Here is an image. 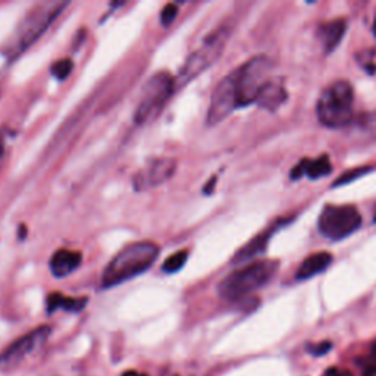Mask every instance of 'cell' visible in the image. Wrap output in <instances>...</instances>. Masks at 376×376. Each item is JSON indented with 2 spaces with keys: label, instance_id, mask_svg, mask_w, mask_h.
I'll use <instances>...</instances> for the list:
<instances>
[{
  "label": "cell",
  "instance_id": "cell-1",
  "mask_svg": "<svg viewBox=\"0 0 376 376\" xmlns=\"http://www.w3.org/2000/svg\"><path fill=\"white\" fill-rule=\"evenodd\" d=\"M159 255L160 247L153 241H137L122 248L105 268L102 275L103 288L119 285L142 275L153 266Z\"/></svg>",
  "mask_w": 376,
  "mask_h": 376
},
{
  "label": "cell",
  "instance_id": "cell-2",
  "mask_svg": "<svg viewBox=\"0 0 376 376\" xmlns=\"http://www.w3.org/2000/svg\"><path fill=\"white\" fill-rule=\"evenodd\" d=\"M280 269V260H253L220 281L218 292L225 300H240L266 285Z\"/></svg>",
  "mask_w": 376,
  "mask_h": 376
},
{
  "label": "cell",
  "instance_id": "cell-3",
  "mask_svg": "<svg viewBox=\"0 0 376 376\" xmlns=\"http://www.w3.org/2000/svg\"><path fill=\"white\" fill-rule=\"evenodd\" d=\"M316 115L320 123L338 130L348 127L354 119V91L348 81H336L319 96Z\"/></svg>",
  "mask_w": 376,
  "mask_h": 376
},
{
  "label": "cell",
  "instance_id": "cell-4",
  "mask_svg": "<svg viewBox=\"0 0 376 376\" xmlns=\"http://www.w3.org/2000/svg\"><path fill=\"white\" fill-rule=\"evenodd\" d=\"M273 63L266 54H259L246 63L239 66L231 73L234 80V87L236 94V103L239 107H246L256 103L262 87L266 84L271 78V69Z\"/></svg>",
  "mask_w": 376,
  "mask_h": 376
},
{
  "label": "cell",
  "instance_id": "cell-5",
  "mask_svg": "<svg viewBox=\"0 0 376 376\" xmlns=\"http://www.w3.org/2000/svg\"><path fill=\"white\" fill-rule=\"evenodd\" d=\"M176 90V78L170 73L159 71L153 74L143 89L140 102L135 109L134 121L137 125H146L155 121L165 109L166 103Z\"/></svg>",
  "mask_w": 376,
  "mask_h": 376
},
{
  "label": "cell",
  "instance_id": "cell-6",
  "mask_svg": "<svg viewBox=\"0 0 376 376\" xmlns=\"http://www.w3.org/2000/svg\"><path fill=\"white\" fill-rule=\"evenodd\" d=\"M66 6L68 3L65 2H43L29 10L18 29L17 41L13 45V57L34 45Z\"/></svg>",
  "mask_w": 376,
  "mask_h": 376
},
{
  "label": "cell",
  "instance_id": "cell-7",
  "mask_svg": "<svg viewBox=\"0 0 376 376\" xmlns=\"http://www.w3.org/2000/svg\"><path fill=\"white\" fill-rule=\"evenodd\" d=\"M228 38L230 30L227 27H220L219 30L209 36L204 40V43L190 54L183 68H181L176 78V89L188 84L190 81L203 74L207 68H211L220 58Z\"/></svg>",
  "mask_w": 376,
  "mask_h": 376
},
{
  "label": "cell",
  "instance_id": "cell-8",
  "mask_svg": "<svg viewBox=\"0 0 376 376\" xmlns=\"http://www.w3.org/2000/svg\"><path fill=\"white\" fill-rule=\"evenodd\" d=\"M361 227V215L352 204H326L317 219V228L326 239L340 241Z\"/></svg>",
  "mask_w": 376,
  "mask_h": 376
},
{
  "label": "cell",
  "instance_id": "cell-9",
  "mask_svg": "<svg viewBox=\"0 0 376 376\" xmlns=\"http://www.w3.org/2000/svg\"><path fill=\"white\" fill-rule=\"evenodd\" d=\"M50 336V326H40L34 331L25 333L24 337L17 340L8 350L0 356V370H10L17 368L27 356L33 354L36 350L46 343Z\"/></svg>",
  "mask_w": 376,
  "mask_h": 376
},
{
  "label": "cell",
  "instance_id": "cell-10",
  "mask_svg": "<svg viewBox=\"0 0 376 376\" xmlns=\"http://www.w3.org/2000/svg\"><path fill=\"white\" fill-rule=\"evenodd\" d=\"M235 109H239V103H236L234 80L231 74H228L218 82V86L212 93L211 106H209L206 116L207 125L212 127V125L222 122L228 115H231Z\"/></svg>",
  "mask_w": 376,
  "mask_h": 376
},
{
  "label": "cell",
  "instance_id": "cell-11",
  "mask_svg": "<svg viewBox=\"0 0 376 376\" xmlns=\"http://www.w3.org/2000/svg\"><path fill=\"white\" fill-rule=\"evenodd\" d=\"M176 171V160L172 158H156L149 160L133 178L137 191L151 190L171 179Z\"/></svg>",
  "mask_w": 376,
  "mask_h": 376
},
{
  "label": "cell",
  "instance_id": "cell-12",
  "mask_svg": "<svg viewBox=\"0 0 376 376\" xmlns=\"http://www.w3.org/2000/svg\"><path fill=\"white\" fill-rule=\"evenodd\" d=\"M288 99V91L283 78H269L259 93L256 103L262 107L266 109L268 112H275L280 109Z\"/></svg>",
  "mask_w": 376,
  "mask_h": 376
},
{
  "label": "cell",
  "instance_id": "cell-13",
  "mask_svg": "<svg viewBox=\"0 0 376 376\" xmlns=\"http://www.w3.org/2000/svg\"><path fill=\"white\" fill-rule=\"evenodd\" d=\"M281 224H284V220L278 222V224L269 227L268 230L262 231L260 234H257L255 239L250 240L247 244H244L239 252H236L232 257V263L235 264H240V263H246V262H250L253 260L255 257L260 256L262 253L266 252V247H268V243L269 240L272 239V235L275 234V231L281 227Z\"/></svg>",
  "mask_w": 376,
  "mask_h": 376
},
{
  "label": "cell",
  "instance_id": "cell-14",
  "mask_svg": "<svg viewBox=\"0 0 376 376\" xmlns=\"http://www.w3.org/2000/svg\"><path fill=\"white\" fill-rule=\"evenodd\" d=\"M332 172V165L326 155L319 156L316 159H303L292 168L289 176L291 179H300L308 176L310 179L324 178Z\"/></svg>",
  "mask_w": 376,
  "mask_h": 376
},
{
  "label": "cell",
  "instance_id": "cell-15",
  "mask_svg": "<svg viewBox=\"0 0 376 376\" xmlns=\"http://www.w3.org/2000/svg\"><path fill=\"white\" fill-rule=\"evenodd\" d=\"M82 262V255L75 250L61 248L50 259V271L54 276L63 278L75 272Z\"/></svg>",
  "mask_w": 376,
  "mask_h": 376
},
{
  "label": "cell",
  "instance_id": "cell-16",
  "mask_svg": "<svg viewBox=\"0 0 376 376\" xmlns=\"http://www.w3.org/2000/svg\"><path fill=\"white\" fill-rule=\"evenodd\" d=\"M345 31H347V21L341 18L325 22L319 27L317 38L320 40V43H322L325 53H332L338 47V45L344 38Z\"/></svg>",
  "mask_w": 376,
  "mask_h": 376
},
{
  "label": "cell",
  "instance_id": "cell-17",
  "mask_svg": "<svg viewBox=\"0 0 376 376\" xmlns=\"http://www.w3.org/2000/svg\"><path fill=\"white\" fill-rule=\"evenodd\" d=\"M332 263V255L328 252L313 253L306 257L297 269V280H310V278L322 273Z\"/></svg>",
  "mask_w": 376,
  "mask_h": 376
},
{
  "label": "cell",
  "instance_id": "cell-18",
  "mask_svg": "<svg viewBox=\"0 0 376 376\" xmlns=\"http://www.w3.org/2000/svg\"><path fill=\"white\" fill-rule=\"evenodd\" d=\"M87 299H74V297H65L54 292L47 299V309L49 312H57L59 309L66 312H81L86 308Z\"/></svg>",
  "mask_w": 376,
  "mask_h": 376
},
{
  "label": "cell",
  "instance_id": "cell-19",
  "mask_svg": "<svg viewBox=\"0 0 376 376\" xmlns=\"http://www.w3.org/2000/svg\"><path fill=\"white\" fill-rule=\"evenodd\" d=\"M187 259H188L187 250H181V252L174 253L172 256H170L168 259L165 260V263L162 264V269L166 273H175V272H178L181 268L184 266Z\"/></svg>",
  "mask_w": 376,
  "mask_h": 376
},
{
  "label": "cell",
  "instance_id": "cell-20",
  "mask_svg": "<svg viewBox=\"0 0 376 376\" xmlns=\"http://www.w3.org/2000/svg\"><path fill=\"white\" fill-rule=\"evenodd\" d=\"M370 171H373L372 166H360V168H354V170L347 171V172H344V174L336 181V183L332 184V187H340V186L350 184V183H353V181H356L357 178L366 175V174L370 172Z\"/></svg>",
  "mask_w": 376,
  "mask_h": 376
},
{
  "label": "cell",
  "instance_id": "cell-21",
  "mask_svg": "<svg viewBox=\"0 0 376 376\" xmlns=\"http://www.w3.org/2000/svg\"><path fill=\"white\" fill-rule=\"evenodd\" d=\"M359 130L369 138H376V109L359 119Z\"/></svg>",
  "mask_w": 376,
  "mask_h": 376
},
{
  "label": "cell",
  "instance_id": "cell-22",
  "mask_svg": "<svg viewBox=\"0 0 376 376\" xmlns=\"http://www.w3.org/2000/svg\"><path fill=\"white\" fill-rule=\"evenodd\" d=\"M73 69H74V62L71 59H61L52 66V74L58 80L63 81L71 75Z\"/></svg>",
  "mask_w": 376,
  "mask_h": 376
},
{
  "label": "cell",
  "instance_id": "cell-23",
  "mask_svg": "<svg viewBox=\"0 0 376 376\" xmlns=\"http://www.w3.org/2000/svg\"><path fill=\"white\" fill-rule=\"evenodd\" d=\"M176 15H178V8H176V5H174V3L166 5L163 8L162 13H160V22L165 27H168V25H171L175 21Z\"/></svg>",
  "mask_w": 376,
  "mask_h": 376
},
{
  "label": "cell",
  "instance_id": "cell-24",
  "mask_svg": "<svg viewBox=\"0 0 376 376\" xmlns=\"http://www.w3.org/2000/svg\"><path fill=\"white\" fill-rule=\"evenodd\" d=\"M331 348H332V344L331 343H326V341L325 343H319V344H315V345H310L309 347V353L312 356L320 357V356L326 354L331 350Z\"/></svg>",
  "mask_w": 376,
  "mask_h": 376
},
{
  "label": "cell",
  "instance_id": "cell-25",
  "mask_svg": "<svg viewBox=\"0 0 376 376\" xmlns=\"http://www.w3.org/2000/svg\"><path fill=\"white\" fill-rule=\"evenodd\" d=\"M326 375H328V376H352V373L348 372L347 369H336V368L329 369Z\"/></svg>",
  "mask_w": 376,
  "mask_h": 376
},
{
  "label": "cell",
  "instance_id": "cell-26",
  "mask_svg": "<svg viewBox=\"0 0 376 376\" xmlns=\"http://www.w3.org/2000/svg\"><path fill=\"white\" fill-rule=\"evenodd\" d=\"M3 160H5V142H3V138L0 137V170H2Z\"/></svg>",
  "mask_w": 376,
  "mask_h": 376
},
{
  "label": "cell",
  "instance_id": "cell-27",
  "mask_svg": "<svg viewBox=\"0 0 376 376\" xmlns=\"http://www.w3.org/2000/svg\"><path fill=\"white\" fill-rule=\"evenodd\" d=\"M363 376H376V366H369L365 369Z\"/></svg>",
  "mask_w": 376,
  "mask_h": 376
},
{
  "label": "cell",
  "instance_id": "cell-28",
  "mask_svg": "<svg viewBox=\"0 0 376 376\" xmlns=\"http://www.w3.org/2000/svg\"><path fill=\"white\" fill-rule=\"evenodd\" d=\"M122 376H146V375H142V373H137L134 370H128V372H125Z\"/></svg>",
  "mask_w": 376,
  "mask_h": 376
},
{
  "label": "cell",
  "instance_id": "cell-29",
  "mask_svg": "<svg viewBox=\"0 0 376 376\" xmlns=\"http://www.w3.org/2000/svg\"><path fill=\"white\" fill-rule=\"evenodd\" d=\"M372 31H373V36L376 37V13H375V20H373V24H372Z\"/></svg>",
  "mask_w": 376,
  "mask_h": 376
},
{
  "label": "cell",
  "instance_id": "cell-30",
  "mask_svg": "<svg viewBox=\"0 0 376 376\" xmlns=\"http://www.w3.org/2000/svg\"><path fill=\"white\" fill-rule=\"evenodd\" d=\"M375 224H376V215H375Z\"/></svg>",
  "mask_w": 376,
  "mask_h": 376
}]
</instances>
